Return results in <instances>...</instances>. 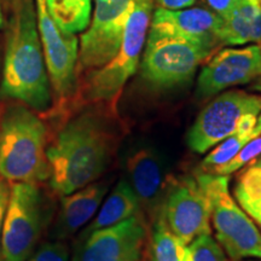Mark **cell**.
I'll use <instances>...</instances> for the list:
<instances>
[{
  "instance_id": "obj_1",
  "label": "cell",
  "mask_w": 261,
  "mask_h": 261,
  "mask_svg": "<svg viewBox=\"0 0 261 261\" xmlns=\"http://www.w3.org/2000/svg\"><path fill=\"white\" fill-rule=\"evenodd\" d=\"M116 127L99 110H84L67 120L47 144L50 185L64 196L96 181L115 151Z\"/></svg>"
},
{
  "instance_id": "obj_2",
  "label": "cell",
  "mask_w": 261,
  "mask_h": 261,
  "mask_svg": "<svg viewBox=\"0 0 261 261\" xmlns=\"http://www.w3.org/2000/svg\"><path fill=\"white\" fill-rule=\"evenodd\" d=\"M8 9L0 97L24 104L35 113L50 112L51 84L39 37L35 0H14Z\"/></svg>"
},
{
  "instance_id": "obj_3",
  "label": "cell",
  "mask_w": 261,
  "mask_h": 261,
  "mask_svg": "<svg viewBox=\"0 0 261 261\" xmlns=\"http://www.w3.org/2000/svg\"><path fill=\"white\" fill-rule=\"evenodd\" d=\"M47 126L19 102L0 108V177L10 184H39L50 178Z\"/></svg>"
},
{
  "instance_id": "obj_4",
  "label": "cell",
  "mask_w": 261,
  "mask_h": 261,
  "mask_svg": "<svg viewBox=\"0 0 261 261\" xmlns=\"http://www.w3.org/2000/svg\"><path fill=\"white\" fill-rule=\"evenodd\" d=\"M152 12L154 0H136L115 57L99 69L90 71L84 81L81 89L84 103H106L115 110L117 98L138 68Z\"/></svg>"
},
{
  "instance_id": "obj_5",
  "label": "cell",
  "mask_w": 261,
  "mask_h": 261,
  "mask_svg": "<svg viewBox=\"0 0 261 261\" xmlns=\"http://www.w3.org/2000/svg\"><path fill=\"white\" fill-rule=\"evenodd\" d=\"M205 192L218 243L231 261L261 260V232L228 189V175L202 172L196 175Z\"/></svg>"
},
{
  "instance_id": "obj_6",
  "label": "cell",
  "mask_w": 261,
  "mask_h": 261,
  "mask_svg": "<svg viewBox=\"0 0 261 261\" xmlns=\"http://www.w3.org/2000/svg\"><path fill=\"white\" fill-rule=\"evenodd\" d=\"M44 195L33 182H12L2 233L0 261H25L46 225Z\"/></svg>"
},
{
  "instance_id": "obj_7",
  "label": "cell",
  "mask_w": 261,
  "mask_h": 261,
  "mask_svg": "<svg viewBox=\"0 0 261 261\" xmlns=\"http://www.w3.org/2000/svg\"><path fill=\"white\" fill-rule=\"evenodd\" d=\"M210 57V52L194 42L149 32L140 73L155 89H172L189 83Z\"/></svg>"
},
{
  "instance_id": "obj_8",
  "label": "cell",
  "mask_w": 261,
  "mask_h": 261,
  "mask_svg": "<svg viewBox=\"0 0 261 261\" xmlns=\"http://www.w3.org/2000/svg\"><path fill=\"white\" fill-rule=\"evenodd\" d=\"M35 10L42 54L58 109L76 97L79 39L58 27L48 14L46 0H35Z\"/></svg>"
},
{
  "instance_id": "obj_9",
  "label": "cell",
  "mask_w": 261,
  "mask_h": 261,
  "mask_svg": "<svg viewBox=\"0 0 261 261\" xmlns=\"http://www.w3.org/2000/svg\"><path fill=\"white\" fill-rule=\"evenodd\" d=\"M261 113V94L242 90L221 92L196 117L187 135L192 151L203 154L236 130L246 115Z\"/></svg>"
},
{
  "instance_id": "obj_10",
  "label": "cell",
  "mask_w": 261,
  "mask_h": 261,
  "mask_svg": "<svg viewBox=\"0 0 261 261\" xmlns=\"http://www.w3.org/2000/svg\"><path fill=\"white\" fill-rule=\"evenodd\" d=\"M136 0H94L93 16L79 41L77 70L99 69L115 57Z\"/></svg>"
},
{
  "instance_id": "obj_11",
  "label": "cell",
  "mask_w": 261,
  "mask_h": 261,
  "mask_svg": "<svg viewBox=\"0 0 261 261\" xmlns=\"http://www.w3.org/2000/svg\"><path fill=\"white\" fill-rule=\"evenodd\" d=\"M146 242V227L139 215L112 226L81 233L71 261H140Z\"/></svg>"
},
{
  "instance_id": "obj_12",
  "label": "cell",
  "mask_w": 261,
  "mask_h": 261,
  "mask_svg": "<svg viewBox=\"0 0 261 261\" xmlns=\"http://www.w3.org/2000/svg\"><path fill=\"white\" fill-rule=\"evenodd\" d=\"M160 215L187 246L202 234H212L210 202L196 177L188 175L172 182Z\"/></svg>"
},
{
  "instance_id": "obj_13",
  "label": "cell",
  "mask_w": 261,
  "mask_h": 261,
  "mask_svg": "<svg viewBox=\"0 0 261 261\" xmlns=\"http://www.w3.org/2000/svg\"><path fill=\"white\" fill-rule=\"evenodd\" d=\"M261 77V44L224 48L214 55L197 79L196 94L210 98L238 85Z\"/></svg>"
},
{
  "instance_id": "obj_14",
  "label": "cell",
  "mask_w": 261,
  "mask_h": 261,
  "mask_svg": "<svg viewBox=\"0 0 261 261\" xmlns=\"http://www.w3.org/2000/svg\"><path fill=\"white\" fill-rule=\"evenodd\" d=\"M221 27L223 18L211 10L158 8L152 12L149 32L181 38L198 45L212 55L214 48L221 44Z\"/></svg>"
},
{
  "instance_id": "obj_15",
  "label": "cell",
  "mask_w": 261,
  "mask_h": 261,
  "mask_svg": "<svg viewBox=\"0 0 261 261\" xmlns=\"http://www.w3.org/2000/svg\"><path fill=\"white\" fill-rule=\"evenodd\" d=\"M128 184L140 204L155 207L167 189V174L161 156L149 146L137 148L126 156Z\"/></svg>"
},
{
  "instance_id": "obj_16",
  "label": "cell",
  "mask_w": 261,
  "mask_h": 261,
  "mask_svg": "<svg viewBox=\"0 0 261 261\" xmlns=\"http://www.w3.org/2000/svg\"><path fill=\"white\" fill-rule=\"evenodd\" d=\"M108 190L109 182L96 180L62 196L54 236L57 240H64L76 233L97 214Z\"/></svg>"
},
{
  "instance_id": "obj_17",
  "label": "cell",
  "mask_w": 261,
  "mask_h": 261,
  "mask_svg": "<svg viewBox=\"0 0 261 261\" xmlns=\"http://www.w3.org/2000/svg\"><path fill=\"white\" fill-rule=\"evenodd\" d=\"M220 42L228 46L261 44V0H236L223 19Z\"/></svg>"
},
{
  "instance_id": "obj_18",
  "label": "cell",
  "mask_w": 261,
  "mask_h": 261,
  "mask_svg": "<svg viewBox=\"0 0 261 261\" xmlns=\"http://www.w3.org/2000/svg\"><path fill=\"white\" fill-rule=\"evenodd\" d=\"M140 202L136 192L130 188L128 181L122 179L113 189L107 200L100 204L96 217L90 225L83 231V233H89L98 228L112 226L120 221L128 219L133 215H139Z\"/></svg>"
},
{
  "instance_id": "obj_19",
  "label": "cell",
  "mask_w": 261,
  "mask_h": 261,
  "mask_svg": "<svg viewBox=\"0 0 261 261\" xmlns=\"http://www.w3.org/2000/svg\"><path fill=\"white\" fill-rule=\"evenodd\" d=\"M256 115H246L238 123L232 135L226 137L214 146V149L205 156L201 163V169L204 173H213L221 165L230 161L252 138V133L256 123Z\"/></svg>"
},
{
  "instance_id": "obj_20",
  "label": "cell",
  "mask_w": 261,
  "mask_h": 261,
  "mask_svg": "<svg viewBox=\"0 0 261 261\" xmlns=\"http://www.w3.org/2000/svg\"><path fill=\"white\" fill-rule=\"evenodd\" d=\"M50 16L62 31L77 34L89 27L92 0H46Z\"/></svg>"
},
{
  "instance_id": "obj_21",
  "label": "cell",
  "mask_w": 261,
  "mask_h": 261,
  "mask_svg": "<svg viewBox=\"0 0 261 261\" xmlns=\"http://www.w3.org/2000/svg\"><path fill=\"white\" fill-rule=\"evenodd\" d=\"M233 195L240 207L261 226V166L255 161L238 175Z\"/></svg>"
},
{
  "instance_id": "obj_22",
  "label": "cell",
  "mask_w": 261,
  "mask_h": 261,
  "mask_svg": "<svg viewBox=\"0 0 261 261\" xmlns=\"http://www.w3.org/2000/svg\"><path fill=\"white\" fill-rule=\"evenodd\" d=\"M151 261H192L189 246L172 233L161 215L152 232Z\"/></svg>"
},
{
  "instance_id": "obj_23",
  "label": "cell",
  "mask_w": 261,
  "mask_h": 261,
  "mask_svg": "<svg viewBox=\"0 0 261 261\" xmlns=\"http://www.w3.org/2000/svg\"><path fill=\"white\" fill-rule=\"evenodd\" d=\"M261 156V135L250 139L230 161L218 167L212 174L230 175L232 173L240 171L246 166L253 163L257 158Z\"/></svg>"
},
{
  "instance_id": "obj_24",
  "label": "cell",
  "mask_w": 261,
  "mask_h": 261,
  "mask_svg": "<svg viewBox=\"0 0 261 261\" xmlns=\"http://www.w3.org/2000/svg\"><path fill=\"white\" fill-rule=\"evenodd\" d=\"M192 261H228L223 247L212 234H202L189 244Z\"/></svg>"
},
{
  "instance_id": "obj_25",
  "label": "cell",
  "mask_w": 261,
  "mask_h": 261,
  "mask_svg": "<svg viewBox=\"0 0 261 261\" xmlns=\"http://www.w3.org/2000/svg\"><path fill=\"white\" fill-rule=\"evenodd\" d=\"M25 261H70L69 248L63 242H45Z\"/></svg>"
},
{
  "instance_id": "obj_26",
  "label": "cell",
  "mask_w": 261,
  "mask_h": 261,
  "mask_svg": "<svg viewBox=\"0 0 261 261\" xmlns=\"http://www.w3.org/2000/svg\"><path fill=\"white\" fill-rule=\"evenodd\" d=\"M10 190H11V185L9 181H6L4 178L0 177V250H2V233L3 226H4V219L6 208H8Z\"/></svg>"
},
{
  "instance_id": "obj_27",
  "label": "cell",
  "mask_w": 261,
  "mask_h": 261,
  "mask_svg": "<svg viewBox=\"0 0 261 261\" xmlns=\"http://www.w3.org/2000/svg\"><path fill=\"white\" fill-rule=\"evenodd\" d=\"M207 3L215 14L219 15L224 19L227 17L231 10L233 9L236 0H207Z\"/></svg>"
},
{
  "instance_id": "obj_28",
  "label": "cell",
  "mask_w": 261,
  "mask_h": 261,
  "mask_svg": "<svg viewBox=\"0 0 261 261\" xmlns=\"http://www.w3.org/2000/svg\"><path fill=\"white\" fill-rule=\"evenodd\" d=\"M159 8L166 10L188 9L196 3V0H158Z\"/></svg>"
},
{
  "instance_id": "obj_29",
  "label": "cell",
  "mask_w": 261,
  "mask_h": 261,
  "mask_svg": "<svg viewBox=\"0 0 261 261\" xmlns=\"http://www.w3.org/2000/svg\"><path fill=\"white\" fill-rule=\"evenodd\" d=\"M253 89L255 91H259V92H261V77L256 79V83L253 85ZM260 135H261V113L259 114V116H257V119H256L255 127H254L253 133H252V138H255V137L260 136Z\"/></svg>"
},
{
  "instance_id": "obj_30",
  "label": "cell",
  "mask_w": 261,
  "mask_h": 261,
  "mask_svg": "<svg viewBox=\"0 0 261 261\" xmlns=\"http://www.w3.org/2000/svg\"><path fill=\"white\" fill-rule=\"evenodd\" d=\"M4 24V19H3V15H2V8H0V28L3 27Z\"/></svg>"
},
{
  "instance_id": "obj_31",
  "label": "cell",
  "mask_w": 261,
  "mask_h": 261,
  "mask_svg": "<svg viewBox=\"0 0 261 261\" xmlns=\"http://www.w3.org/2000/svg\"><path fill=\"white\" fill-rule=\"evenodd\" d=\"M240 261H261L259 259H243V260H240Z\"/></svg>"
},
{
  "instance_id": "obj_32",
  "label": "cell",
  "mask_w": 261,
  "mask_h": 261,
  "mask_svg": "<svg viewBox=\"0 0 261 261\" xmlns=\"http://www.w3.org/2000/svg\"><path fill=\"white\" fill-rule=\"evenodd\" d=\"M4 2H5V4H6V6H8L9 4H11V3H12V2H14V0H4Z\"/></svg>"
},
{
  "instance_id": "obj_33",
  "label": "cell",
  "mask_w": 261,
  "mask_h": 261,
  "mask_svg": "<svg viewBox=\"0 0 261 261\" xmlns=\"http://www.w3.org/2000/svg\"><path fill=\"white\" fill-rule=\"evenodd\" d=\"M255 162L257 163V165H260V166H261V159H259V160H255Z\"/></svg>"
},
{
  "instance_id": "obj_34",
  "label": "cell",
  "mask_w": 261,
  "mask_h": 261,
  "mask_svg": "<svg viewBox=\"0 0 261 261\" xmlns=\"http://www.w3.org/2000/svg\"><path fill=\"white\" fill-rule=\"evenodd\" d=\"M0 73H2V63H0Z\"/></svg>"
}]
</instances>
